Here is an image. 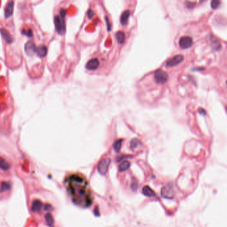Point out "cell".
Listing matches in <instances>:
<instances>
[{
  "label": "cell",
  "instance_id": "1",
  "mask_svg": "<svg viewBox=\"0 0 227 227\" xmlns=\"http://www.w3.org/2000/svg\"><path fill=\"white\" fill-rule=\"evenodd\" d=\"M65 185L72 201L76 205L87 208L92 205L94 197L87 179L80 172L69 174L65 179Z\"/></svg>",
  "mask_w": 227,
  "mask_h": 227
},
{
  "label": "cell",
  "instance_id": "2",
  "mask_svg": "<svg viewBox=\"0 0 227 227\" xmlns=\"http://www.w3.org/2000/svg\"><path fill=\"white\" fill-rule=\"evenodd\" d=\"M154 79L156 82L159 84H163L167 82L168 79V75L166 72L162 69H158L154 73Z\"/></svg>",
  "mask_w": 227,
  "mask_h": 227
},
{
  "label": "cell",
  "instance_id": "3",
  "mask_svg": "<svg viewBox=\"0 0 227 227\" xmlns=\"http://www.w3.org/2000/svg\"><path fill=\"white\" fill-rule=\"evenodd\" d=\"M65 17L59 16H56L54 17V25H55L56 30L59 34L64 33L65 31V22H64Z\"/></svg>",
  "mask_w": 227,
  "mask_h": 227
},
{
  "label": "cell",
  "instance_id": "4",
  "mask_svg": "<svg viewBox=\"0 0 227 227\" xmlns=\"http://www.w3.org/2000/svg\"><path fill=\"white\" fill-rule=\"evenodd\" d=\"M193 39L189 36H183L181 37L179 39V44L181 48L182 49H188L192 46L193 45Z\"/></svg>",
  "mask_w": 227,
  "mask_h": 227
},
{
  "label": "cell",
  "instance_id": "5",
  "mask_svg": "<svg viewBox=\"0 0 227 227\" xmlns=\"http://www.w3.org/2000/svg\"><path fill=\"white\" fill-rule=\"evenodd\" d=\"M184 60V57L182 55H177L169 59L166 62L167 67H174L181 63Z\"/></svg>",
  "mask_w": 227,
  "mask_h": 227
},
{
  "label": "cell",
  "instance_id": "6",
  "mask_svg": "<svg viewBox=\"0 0 227 227\" xmlns=\"http://www.w3.org/2000/svg\"><path fill=\"white\" fill-rule=\"evenodd\" d=\"M99 66V61L96 58L91 59L88 61L86 67L88 70H94L98 68Z\"/></svg>",
  "mask_w": 227,
  "mask_h": 227
},
{
  "label": "cell",
  "instance_id": "7",
  "mask_svg": "<svg viewBox=\"0 0 227 227\" xmlns=\"http://www.w3.org/2000/svg\"><path fill=\"white\" fill-rule=\"evenodd\" d=\"M110 160L109 158H105L103 161H101V163L99 165V171L102 174H105L108 170V165L110 164Z\"/></svg>",
  "mask_w": 227,
  "mask_h": 227
},
{
  "label": "cell",
  "instance_id": "8",
  "mask_svg": "<svg viewBox=\"0 0 227 227\" xmlns=\"http://www.w3.org/2000/svg\"><path fill=\"white\" fill-rule=\"evenodd\" d=\"M13 2L10 1L7 4L5 8V16L6 18L10 17L13 13Z\"/></svg>",
  "mask_w": 227,
  "mask_h": 227
},
{
  "label": "cell",
  "instance_id": "9",
  "mask_svg": "<svg viewBox=\"0 0 227 227\" xmlns=\"http://www.w3.org/2000/svg\"><path fill=\"white\" fill-rule=\"evenodd\" d=\"M42 206V203L39 200H35L33 203L32 205H31V209L33 211V212H39L41 210Z\"/></svg>",
  "mask_w": 227,
  "mask_h": 227
},
{
  "label": "cell",
  "instance_id": "10",
  "mask_svg": "<svg viewBox=\"0 0 227 227\" xmlns=\"http://www.w3.org/2000/svg\"><path fill=\"white\" fill-rule=\"evenodd\" d=\"M0 169L3 171H8L10 169V163L2 157H0Z\"/></svg>",
  "mask_w": 227,
  "mask_h": 227
},
{
  "label": "cell",
  "instance_id": "11",
  "mask_svg": "<svg viewBox=\"0 0 227 227\" xmlns=\"http://www.w3.org/2000/svg\"><path fill=\"white\" fill-rule=\"evenodd\" d=\"M130 11L129 10H126L124 12H123V13H122L121 15V17H120V21H121L122 24L123 25L127 24V23H128V18L130 17Z\"/></svg>",
  "mask_w": 227,
  "mask_h": 227
},
{
  "label": "cell",
  "instance_id": "12",
  "mask_svg": "<svg viewBox=\"0 0 227 227\" xmlns=\"http://www.w3.org/2000/svg\"><path fill=\"white\" fill-rule=\"evenodd\" d=\"M116 39L119 44H124L125 42V39H126V36H125L124 32L122 31H118L116 34Z\"/></svg>",
  "mask_w": 227,
  "mask_h": 227
},
{
  "label": "cell",
  "instance_id": "13",
  "mask_svg": "<svg viewBox=\"0 0 227 227\" xmlns=\"http://www.w3.org/2000/svg\"><path fill=\"white\" fill-rule=\"evenodd\" d=\"M37 51L39 56H40L41 57H43L46 55L47 49L46 46H45V45H41V46H39L37 48Z\"/></svg>",
  "mask_w": 227,
  "mask_h": 227
},
{
  "label": "cell",
  "instance_id": "14",
  "mask_svg": "<svg viewBox=\"0 0 227 227\" xmlns=\"http://www.w3.org/2000/svg\"><path fill=\"white\" fill-rule=\"evenodd\" d=\"M1 33L3 36L4 37V38L6 39V41L9 43H11L13 42V39L12 38H11V35L9 34V33L5 29H1Z\"/></svg>",
  "mask_w": 227,
  "mask_h": 227
},
{
  "label": "cell",
  "instance_id": "15",
  "mask_svg": "<svg viewBox=\"0 0 227 227\" xmlns=\"http://www.w3.org/2000/svg\"><path fill=\"white\" fill-rule=\"evenodd\" d=\"M10 183H6V182H3L1 185V188H0V192H4V191H8L10 189Z\"/></svg>",
  "mask_w": 227,
  "mask_h": 227
},
{
  "label": "cell",
  "instance_id": "16",
  "mask_svg": "<svg viewBox=\"0 0 227 227\" xmlns=\"http://www.w3.org/2000/svg\"><path fill=\"white\" fill-rule=\"evenodd\" d=\"M122 139L118 140L117 141H116L114 145V149L116 150V151H120V149L121 148V146H122Z\"/></svg>",
  "mask_w": 227,
  "mask_h": 227
},
{
  "label": "cell",
  "instance_id": "17",
  "mask_svg": "<svg viewBox=\"0 0 227 227\" xmlns=\"http://www.w3.org/2000/svg\"><path fill=\"white\" fill-rule=\"evenodd\" d=\"M220 3H221V2H220L219 0H213V1H211L210 2L211 8H212L213 10H215V9L219 8Z\"/></svg>",
  "mask_w": 227,
  "mask_h": 227
},
{
  "label": "cell",
  "instance_id": "18",
  "mask_svg": "<svg viewBox=\"0 0 227 227\" xmlns=\"http://www.w3.org/2000/svg\"><path fill=\"white\" fill-rule=\"evenodd\" d=\"M45 219H46L47 222H48L49 224L53 223V219H52V217L50 214H47L45 215Z\"/></svg>",
  "mask_w": 227,
  "mask_h": 227
},
{
  "label": "cell",
  "instance_id": "19",
  "mask_svg": "<svg viewBox=\"0 0 227 227\" xmlns=\"http://www.w3.org/2000/svg\"><path fill=\"white\" fill-rule=\"evenodd\" d=\"M199 113H200V114H201L202 115H206V111H205V110H204L203 109H199Z\"/></svg>",
  "mask_w": 227,
  "mask_h": 227
},
{
  "label": "cell",
  "instance_id": "20",
  "mask_svg": "<svg viewBox=\"0 0 227 227\" xmlns=\"http://www.w3.org/2000/svg\"><path fill=\"white\" fill-rule=\"evenodd\" d=\"M88 17L89 18H91L92 16H93V15H94V12H93V11H92V10H89L88 11Z\"/></svg>",
  "mask_w": 227,
  "mask_h": 227
},
{
  "label": "cell",
  "instance_id": "21",
  "mask_svg": "<svg viewBox=\"0 0 227 227\" xmlns=\"http://www.w3.org/2000/svg\"><path fill=\"white\" fill-rule=\"evenodd\" d=\"M226 85H227V81H226Z\"/></svg>",
  "mask_w": 227,
  "mask_h": 227
},
{
  "label": "cell",
  "instance_id": "22",
  "mask_svg": "<svg viewBox=\"0 0 227 227\" xmlns=\"http://www.w3.org/2000/svg\"><path fill=\"white\" fill-rule=\"evenodd\" d=\"M226 109H227V107H226Z\"/></svg>",
  "mask_w": 227,
  "mask_h": 227
}]
</instances>
